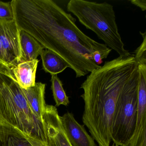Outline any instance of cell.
<instances>
[{
	"mask_svg": "<svg viewBox=\"0 0 146 146\" xmlns=\"http://www.w3.org/2000/svg\"><path fill=\"white\" fill-rule=\"evenodd\" d=\"M46 86L45 84L38 82L36 83L35 86L27 89H22L32 111L42 121V117L46 105L45 100Z\"/></svg>",
	"mask_w": 146,
	"mask_h": 146,
	"instance_id": "8fae6325",
	"label": "cell"
},
{
	"mask_svg": "<svg viewBox=\"0 0 146 146\" xmlns=\"http://www.w3.org/2000/svg\"><path fill=\"white\" fill-rule=\"evenodd\" d=\"M43 69L51 75H57L67 68H70L69 64L61 57L49 49L44 48L40 54Z\"/></svg>",
	"mask_w": 146,
	"mask_h": 146,
	"instance_id": "4fadbf2b",
	"label": "cell"
},
{
	"mask_svg": "<svg viewBox=\"0 0 146 146\" xmlns=\"http://www.w3.org/2000/svg\"><path fill=\"white\" fill-rule=\"evenodd\" d=\"M52 91L56 106L61 105L68 106L70 103L69 97L66 95L63 84L57 75H52L51 78Z\"/></svg>",
	"mask_w": 146,
	"mask_h": 146,
	"instance_id": "9a60e30c",
	"label": "cell"
},
{
	"mask_svg": "<svg viewBox=\"0 0 146 146\" xmlns=\"http://www.w3.org/2000/svg\"><path fill=\"white\" fill-rule=\"evenodd\" d=\"M138 69L134 54L119 56L90 72L82 84L84 124L99 146H110L112 121L118 100Z\"/></svg>",
	"mask_w": 146,
	"mask_h": 146,
	"instance_id": "7a4b0ae2",
	"label": "cell"
},
{
	"mask_svg": "<svg viewBox=\"0 0 146 146\" xmlns=\"http://www.w3.org/2000/svg\"><path fill=\"white\" fill-rule=\"evenodd\" d=\"M38 63L37 59L22 62L12 69V72L21 89H27L35 86Z\"/></svg>",
	"mask_w": 146,
	"mask_h": 146,
	"instance_id": "30bf717a",
	"label": "cell"
},
{
	"mask_svg": "<svg viewBox=\"0 0 146 146\" xmlns=\"http://www.w3.org/2000/svg\"><path fill=\"white\" fill-rule=\"evenodd\" d=\"M19 40L21 48L20 63L37 59L44 49L33 36L21 30L19 33Z\"/></svg>",
	"mask_w": 146,
	"mask_h": 146,
	"instance_id": "7c38bea8",
	"label": "cell"
},
{
	"mask_svg": "<svg viewBox=\"0 0 146 146\" xmlns=\"http://www.w3.org/2000/svg\"><path fill=\"white\" fill-rule=\"evenodd\" d=\"M0 19H13V13L11 2L0 1Z\"/></svg>",
	"mask_w": 146,
	"mask_h": 146,
	"instance_id": "e0dca14e",
	"label": "cell"
},
{
	"mask_svg": "<svg viewBox=\"0 0 146 146\" xmlns=\"http://www.w3.org/2000/svg\"><path fill=\"white\" fill-rule=\"evenodd\" d=\"M19 33L14 19H0V42L11 70L20 63Z\"/></svg>",
	"mask_w": 146,
	"mask_h": 146,
	"instance_id": "52a82bcc",
	"label": "cell"
},
{
	"mask_svg": "<svg viewBox=\"0 0 146 146\" xmlns=\"http://www.w3.org/2000/svg\"><path fill=\"white\" fill-rule=\"evenodd\" d=\"M0 146H33L13 128L0 124Z\"/></svg>",
	"mask_w": 146,
	"mask_h": 146,
	"instance_id": "5bb4252c",
	"label": "cell"
},
{
	"mask_svg": "<svg viewBox=\"0 0 146 146\" xmlns=\"http://www.w3.org/2000/svg\"><path fill=\"white\" fill-rule=\"evenodd\" d=\"M137 108L134 133L126 146H146V63H137Z\"/></svg>",
	"mask_w": 146,
	"mask_h": 146,
	"instance_id": "8992f818",
	"label": "cell"
},
{
	"mask_svg": "<svg viewBox=\"0 0 146 146\" xmlns=\"http://www.w3.org/2000/svg\"><path fill=\"white\" fill-rule=\"evenodd\" d=\"M13 19L19 30L44 48L64 59L76 73L84 76L100 67L112 49L91 39L76 25V19L52 0H13Z\"/></svg>",
	"mask_w": 146,
	"mask_h": 146,
	"instance_id": "6da1fadb",
	"label": "cell"
},
{
	"mask_svg": "<svg viewBox=\"0 0 146 146\" xmlns=\"http://www.w3.org/2000/svg\"><path fill=\"white\" fill-rule=\"evenodd\" d=\"M112 146H118V145H116V144H115V143H113L112 145Z\"/></svg>",
	"mask_w": 146,
	"mask_h": 146,
	"instance_id": "ffe728a7",
	"label": "cell"
},
{
	"mask_svg": "<svg viewBox=\"0 0 146 146\" xmlns=\"http://www.w3.org/2000/svg\"><path fill=\"white\" fill-rule=\"evenodd\" d=\"M130 1L131 4L141 8L142 11H146V0H131V1Z\"/></svg>",
	"mask_w": 146,
	"mask_h": 146,
	"instance_id": "ac0fdd59",
	"label": "cell"
},
{
	"mask_svg": "<svg viewBox=\"0 0 146 146\" xmlns=\"http://www.w3.org/2000/svg\"><path fill=\"white\" fill-rule=\"evenodd\" d=\"M0 73L7 76L17 82L10 69V66L8 63H7L5 52L3 50L1 42H0Z\"/></svg>",
	"mask_w": 146,
	"mask_h": 146,
	"instance_id": "2e32d148",
	"label": "cell"
},
{
	"mask_svg": "<svg viewBox=\"0 0 146 146\" xmlns=\"http://www.w3.org/2000/svg\"><path fill=\"white\" fill-rule=\"evenodd\" d=\"M67 10L75 15L87 29L94 32L105 45L119 56L131 54L125 48L119 33L113 6L105 2L97 3L84 0H71Z\"/></svg>",
	"mask_w": 146,
	"mask_h": 146,
	"instance_id": "277c9868",
	"label": "cell"
},
{
	"mask_svg": "<svg viewBox=\"0 0 146 146\" xmlns=\"http://www.w3.org/2000/svg\"><path fill=\"white\" fill-rule=\"evenodd\" d=\"M28 139L33 146H48L46 143H45L40 141H36V140Z\"/></svg>",
	"mask_w": 146,
	"mask_h": 146,
	"instance_id": "d6986e66",
	"label": "cell"
},
{
	"mask_svg": "<svg viewBox=\"0 0 146 146\" xmlns=\"http://www.w3.org/2000/svg\"><path fill=\"white\" fill-rule=\"evenodd\" d=\"M0 124L27 139L46 143L43 121L35 116L17 83L0 73Z\"/></svg>",
	"mask_w": 146,
	"mask_h": 146,
	"instance_id": "3957f363",
	"label": "cell"
},
{
	"mask_svg": "<svg viewBox=\"0 0 146 146\" xmlns=\"http://www.w3.org/2000/svg\"><path fill=\"white\" fill-rule=\"evenodd\" d=\"M42 120L48 146H72L62 126L56 107L46 104Z\"/></svg>",
	"mask_w": 146,
	"mask_h": 146,
	"instance_id": "ba28073f",
	"label": "cell"
},
{
	"mask_svg": "<svg viewBox=\"0 0 146 146\" xmlns=\"http://www.w3.org/2000/svg\"><path fill=\"white\" fill-rule=\"evenodd\" d=\"M138 78V68L124 87L113 113L111 139L118 146H126L135 131L137 113Z\"/></svg>",
	"mask_w": 146,
	"mask_h": 146,
	"instance_id": "5b68a950",
	"label": "cell"
},
{
	"mask_svg": "<svg viewBox=\"0 0 146 146\" xmlns=\"http://www.w3.org/2000/svg\"><path fill=\"white\" fill-rule=\"evenodd\" d=\"M60 119L63 128L72 146H97L94 140L79 124L72 113L67 112Z\"/></svg>",
	"mask_w": 146,
	"mask_h": 146,
	"instance_id": "9c48e42d",
	"label": "cell"
}]
</instances>
